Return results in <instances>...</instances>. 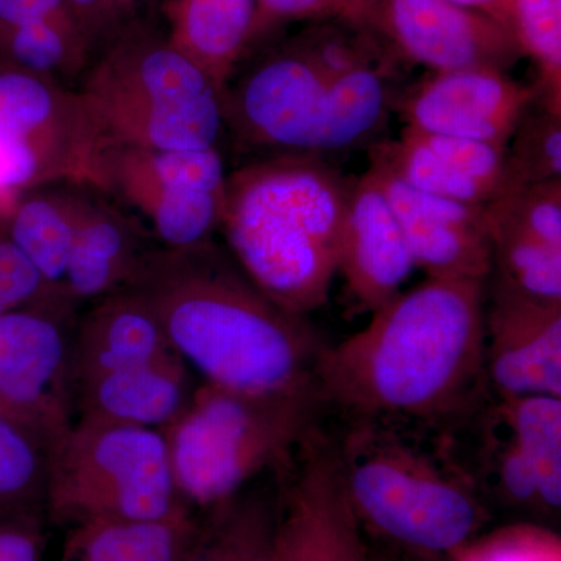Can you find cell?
Listing matches in <instances>:
<instances>
[{
  "label": "cell",
  "instance_id": "484cf974",
  "mask_svg": "<svg viewBox=\"0 0 561 561\" xmlns=\"http://www.w3.org/2000/svg\"><path fill=\"white\" fill-rule=\"evenodd\" d=\"M10 66L76 88L91 49L70 11L0 32Z\"/></svg>",
  "mask_w": 561,
  "mask_h": 561
},
{
  "label": "cell",
  "instance_id": "30bf717a",
  "mask_svg": "<svg viewBox=\"0 0 561 561\" xmlns=\"http://www.w3.org/2000/svg\"><path fill=\"white\" fill-rule=\"evenodd\" d=\"M81 308L47 287L0 317V415L47 453L76 423L70 341Z\"/></svg>",
  "mask_w": 561,
  "mask_h": 561
},
{
  "label": "cell",
  "instance_id": "9c48e42d",
  "mask_svg": "<svg viewBox=\"0 0 561 561\" xmlns=\"http://www.w3.org/2000/svg\"><path fill=\"white\" fill-rule=\"evenodd\" d=\"M228 169L224 150L101 146L91 183L101 187L162 249L216 239Z\"/></svg>",
  "mask_w": 561,
  "mask_h": 561
},
{
  "label": "cell",
  "instance_id": "277c9868",
  "mask_svg": "<svg viewBox=\"0 0 561 561\" xmlns=\"http://www.w3.org/2000/svg\"><path fill=\"white\" fill-rule=\"evenodd\" d=\"M353 181L309 153L261 154L228 171L224 245L286 311L309 316L328 301Z\"/></svg>",
  "mask_w": 561,
  "mask_h": 561
},
{
  "label": "cell",
  "instance_id": "b9f144b4",
  "mask_svg": "<svg viewBox=\"0 0 561 561\" xmlns=\"http://www.w3.org/2000/svg\"><path fill=\"white\" fill-rule=\"evenodd\" d=\"M371 561H402V560L398 559V557H393V556H375V557H371Z\"/></svg>",
  "mask_w": 561,
  "mask_h": 561
},
{
  "label": "cell",
  "instance_id": "7402d4cb",
  "mask_svg": "<svg viewBox=\"0 0 561 561\" xmlns=\"http://www.w3.org/2000/svg\"><path fill=\"white\" fill-rule=\"evenodd\" d=\"M169 39L224 88L249 57L257 0H162Z\"/></svg>",
  "mask_w": 561,
  "mask_h": 561
},
{
  "label": "cell",
  "instance_id": "5b68a950",
  "mask_svg": "<svg viewBox=\"0 0 561 561\" xmlns=\"http://www.w3.org/2000/svg\"><path fill=\"white\" fill-rule=\"evenodd\" d=\"M337 443L346 496L362 529L405 551L453 559L489 522L481 491L448 438L354 421Z\"/></svg>",
  "mask_w": 561,
  "mask_h": 561
},
{
  "label": "cell",
  "instance_id": "4fadbf2b",
  "mask_svg": "<svg viewBox=\"0 0 561 561\" xmlns=\"http://www.w3.org/2000/svg\"><path fill=\"white\" fill-rule=\"evenodd\" d=\"M360 31L378 33L398 57L431 72L471 68L507 72L524 58L505 25L451 0H376Z\"/></svg>",
  "mask_w": 561,
  "mask_h": 561
},
{
  "label": "cell",
  "instance_id": "e575fe53",
  "mask_svg": "<svg viewBox=\"0 0 561 561\" xmlns=\"http://www.w3.org/2000/svg\"><path fill=\"white\" fill-rule=\"evenodd\" d=\"M150 0H68L70 14L83 33L91 58L122 31L150 20L144 10Z\"/></svg>",
  "mask_w": 561,
  "mask_h": 561
},
{
  "label": "cell",
  "instance_id": "ab89813d",
  "mask_svg": "<svg viewBox=\"0 0 561 561\" xmlns=\"http://www.w3.org/2000/svg\"><path fill=\"white\" fill-rule=\"evenodd\" d=\"M457 5L481 11L486 16L493 18L511 31L508 18H511V0H451Z\"/></svg>",
  "mask_w": 561,
  "mask_h": 561
},
{
  "label": "cell",
  "instance_id": "d590c367",
  "mask_svg": "<svg viewBox=\"0 0 561 561\" xmlns=\"http://www.w3.org/2000/svg\"><path fill=\"white\" fill-rule=\"evenodd\" d=\"M47 289L44 280L7 236L0 238V317Z\"/></svg>",
  "mask_w": 561,
  "mask_h": 561
},
{
  "label": "cell",
  "instance_id": "60d3db41",
  "mask_svg": "<svg viewBox=\"0 0 561 561\" xmlns=\"http://www.w3.org/2000/svg\"><path fill=\"white\" fill-rule=\"evenodd\" d=\"M376 0H337V18L354 28H360Z\"/></svg>",
  "mask_w": 561,
  "mask_h": 561
},
{
  "label": "cell",
  "instance_id": "d4e9b609",
  "mask_svg": "<svg viewBox=\"0 0 561 561\" xmlns=\"http://www.w3.org/2000/svg\"><path fill=\"white\" fill-rule=\"evenodd\" d=\"M77 181L25 191L11 214L7 238L31 262L47 287L62 289L72 242Z\"/></svg>",
  "mask_w": 561,
  "mask_h": 561
},
{
  "label": "cell",
  "instance_id": "ffe728a7",
  "mask_svg": "<svg viewBox=\"0 0 561 561\" xmlns=\"http://www.w3.org/2000/svg\"><path fill=\"white\" fill-rule=\"evenodd\" d=\"M175 353L146 298L127 287L81 308L70 341L73 389Z\"/></svg>",
  "mask_w": 561,
  "mask_h": 561
},
{
  "label": "cell",
  "instance_id": "cb8c5ba5",
  "mask_svg": "<svg viewBox=\"0 0 561 561\" xmlns=\"http://www.w3.org/2000/svg\"><path fill=\"white\" fill-rule=\"evenodd\" d=\"M279 512V476L275 489L253 483L209 511L184 561H268Z\"/></svg>",
  "mask_w": 561,
  "mask_h": 561
},
{
  "label": "cell",
  "instance_id": "ac0fdd59",
  "mask_svg": "<svg viewBox=\"0 0 561 561\" xmlns=\"http://www.w3.org/2000/svg\"><path fill=\"white\" fill-rule=\"evenodd\" d=\"M157 242L91 181L76 183L72 242L62 289L80 308L127 289Z\"/></svg>",
  "mask_w": 561,
  "mask_h": 561
},
{
  "label": "cell",
  "instance_id": "4dcf8cb0",
  "mask_svg": "<svg viewBox=\"0 0 561 561\" xmlns=\"http://www.w3.org/2000/svg\"><path fill=\"white\" fill-rule=\"evenodd\" d=\"M47 451L0 415V513H43Z\"/></svg>",
  "mask_w": 561,
  "mask_h": 561
},
{
  "label": "cell",
  "instance_id": "e0dca14e",
  "mask_svg": "<svg viewBox=\"0 0 561 561\" xmlns=\"http://www.w3.org/2000/svg\"><path fill=\"white\" fill-rule=\"evenodd\" d=\"M368 171L400 220L415 267L427 278L489 279L493 247L483 206L415 190L376 161Z\"/></svg>",
  "mask_w": 561,
  "mask_h": 561
},
{
  "label": "cell",
  "instance_id": "44dd1931",
  "mask_svg": "<svg viewBox=\"0 0 561 561\" xmlns=\"http://www.w3.org/2000/svg\"><path fill=\"white\" fill-rule=\"evenodd\" d=\"M179 354L108 373L73 389L76 420L162 431L183 412L195 390Z\"/></svg>",
  "mask_w": 561,
  "mask_h": 561
},
{
  "label": "cell",
  "instance_id": "d6a6232c",
  "mask_svg": "<svg viewBox=\"0 0 561 561\" xmlns=\"http://www.w3.org/2000/svg\"><path fill=\"white\" fill-rule=\"evenodd\" d=\"M486 214L561 249V179L524 184L485 206Z\"/></svg>",
  "mask_w": 561,
  "mask_h": 561
},
{
  "label": "cell",
  "instance_id": "603a6c76",
  "mask_svg": "<svg viewBox=\"0 0 561 561\" xmlns=\"http://www.w3.org/2000/svg\"><path fill=\"white\" fill-rule=\"evenodd\" d=\"M202 516L183 507L144 522H95L69 529L60 561H184Z\"/></svg>",
  "mask_w": 561,
  "mask_h": 561
},
{
  "label": "cell",
  "instance_id": "f1b7e54d",
  "mask_svg": "<svg viewBox=\"0 0 561 561\" xmlns=\"http://www.w3.org/2000/svg\"><path fill=\"white\" fill-rule=\"evenodd\" d=\"M508 25L537 69V98L561 113V0H511Z\"/></svg>",
  "mask_w": 561,
  "mask_h": 561
},
{
  "label": "cell",
  "instance_id": "7a4b0ae2",
  "mask_svg": "<svg viewBox=\"0 0 561 561\" xmlns=\"http://www.w3.org/2000/svg\"><path fill=\"white\" fill-rule=\"evenodd\" d=\"M128 287L146 298L172 350L203 381L251 393L316 386L328 343L308 316L271 300L216 239L154 247Z\"/></svg>",
  "mask_w": 561,
  "mask_h": 561
},
{
  "label": "cell",
  "instance_id": "8992f818",
  "mask_svg": "<svg viewBox=\"0 0 561 561\" xmlns=\"http://www.w3.org/2000/svg\"><path fill=\"white\" fill-rule=\"evenodd\" d=\"M76 90L101 146L224 150L227 142L220 88L151 20L108 41Z\"/></svg>",
  "mask_w": 561,
  "mask_h": 561
},
{
  "label": "cell",
  "instance_id": "6da1fadb",
  "mask_svg": "<svg viewBox=\"0 0 561 561\" xmlns=\"http://www.w3.org/2000/svg\"><path fill=\"white\" fill-rule=\"evenodd\" d=\"M486 280L426 278L373 312L364 330L328 345L316 386L350 423L449 435L482 408Z\"/></svg>",
  "mask_w": 561,
  "mask_h": 561
},
{
  "label": "cell",
  "instance_id": "1f68e13d",
  "mask_svg": "<svg viewBox=\"0 0 561 561\" xmlns=\"http://www.w3.org/2000/svg\"><path fill=\"white\" fill-rule=\"evenodd\" d=\"M519 186L561 179V113L535 99L507 142Z\"/></svg>",
  "mask_w": 561,
  "mask_h": 561
},
{
  "label": "cell",
  "instance_id": "5bb4252c",
  "mask_svg": "<svg viewBox=\"0 0 561 561\" xmlns=\"http://www.w3.org/2000/svg\"><path fill=\"white\" fill-rule=\"evenodd\" d=\"M537 94L535 84L522 83L504 70H446L431 72L394 95L391 108L415 130L507 146Z\"/></svg>",
  "mask_w": 561,
  "mask_h": 561
},
{
  "label": "cell",
  "instance_id": "2e32d148",
  "mask_svg": "<svg viewBox=\"0 0 561 561\" xmlns=\"http://www.w3.org/2000/svg\"><path fill=\"white\" fill-rule=\"evenodd\" d=\"M370 160L427 194L489 206L518 190L507 146L404 127L400 138L371 144Z\"/></svg>",
  "mask_w": 561,
  "mask_h": 561
},
{
  "label": "cell",
  "instance_id": "52a82bcc",
  "mask_svg": "<svg viewBox=\"0 0 561 561\" xmlns=\"http://www.w3.org/2000/svg\"><path fill=\"white\" fill-rule=\"evenodd\" d=\"M327 411L317 386L251 393L203 381L162 430L181 501L209 511L289 470Z\"/></svg>",
  "mask_w": 561,
  "mask_h": 561
},
{
  "label": "cell",
  "instance_id": "74e56055",
  "mask_svg": "<svg viewBox=\"0 0 561 561\" xmlns=\"http://www.w3.org/2000/svg\"><path fill=\"white\" fill-rule=\"evenodd\" d=\"M323 18H337V0H257L256 28L250 51L280 25Z\"/></svg>",
  "mask_w": 561,
  "mask_h": 561
},
{
  "label": "cell",
  "instance_id": "83f0119b",
  "mask_svg": "<svg viewBox=\"0 0 561 561\" xmlns=\"http://www.w3.org/2000/svg\"><path fill=\"white\" fill-rule=\"evenodd\" d=\"M486 220L493 247L491 284L530 300L559 305L561 249L548 245L508 221L489 214Z\"/></svg>",
  "mask_w": 561,
  "mask_h": 561
},
{
  "label": "cell",
  "instance_id": "8fae6325",
  "mask_svg": "<svg viewBox=\"0 0 561 561\" xmlns=\"http://www.w3.org/2000/svg\"><path fill=\"white\" fill-rule=\"evenodd\" d=\"M101 138L76 88L0 68V195L91 181Z\"/></svg>",
  "mask_w": 561,
  "mask_h": 561
},
{
  "label": "cell",
  "instance_id": "7c38bea8",
  "mask_svg": "<svg viewBox=\"0 0 561 561\" xmlns=\"http://www.w3.org/2000/svg\"><path fill=\"white\" fill-rule=\"evenodd\" d=\"M268 561H371L339 465L337 443L316 432L279 474Z\"/></svg>",
  "mask_w": 561,
  "mask_h": 561
},
{
  "label": "cell",
  "instance_id": "f546056e",
  "mask_svg": "<svg viewBox=\"0 0 561 561\" xmlns=\"http://www.w3.org/2000/svg\"><path fill=\"white\" fill-rule=\"evenodd\" d=\"M491 412L493 413L483 421L485 443L479 461V474L472 478L476 486L479 490V483L485 481V485L491 483L489 489L504 504L524 511L546 513L527 457L505 426L496 408Z\"/></svg>",
  "mask_w": 561,
  "mask_h": 561
},
{
  "label": "cell",
  "instance_id": "d6986e66",
  "mask_svg": "<svg viewBox=\"0 0 561 561\" xmlns=\"http://www.w3.org/2000/svg\"><path fill=\"white\" fill-rule=\"evenodd\" d=\"M415 261L400 220L370 171L353 181L337 247V272L362 311L375 312L401 291Z\"/></svg>",
  "mask_w": 561,
  "mask_h": 561
},
{
  "label": "cell",
  "instance_id": "ba28073f",
  "mask_svg": "<svg viewBox=\"0 0 561 561\" xmlns=\"http://www.w3.org/2000/svg\"><path fill=\"white\" fill-rule=\"evenodd\" d=\"M183 507L162 431L76 420L47 453V522L72 529L164 518Z\"/></svg>",
  "mask_w": 561,
  "mask_h": 561
},
{
  "label": "cell",
  "instance_id": "f35d334b",
  "mask_svg": "<svg viewBox=\"0 0 561 561\" xmlns=\"http://www.w3.org/2000/svg\"><path fill=\"white\" fill-rule=\"evenodd\" d=\"M68 11V0H0V32Z\"/></svg>",
  "mask_w": 561,
  "mask_h": 561
},
{
  "label": "cell",
  "instance_id": "8d00e7d4",
  "mask_svg": "<svg viewBox=\"0 0 561 561\" xmlns=\"http://www.w3.org/2000/svg\"><path fill=\"white\" fill-rule=\"evenodd\" d=\"M43 513H0V561H44Z\"/></svg>",
  "mask_w": 561,
  "mask_h": 561
},
{
  "label": "cell",
  "instance_id": "3957f363",
  "mask_svg": "<svg viewBox=\"0 0 561 561\" xmlns=\"http://www.w3.org/2000/svg\"><path fill=\"white\" fill-rule=\"evenodd\" d=\"M362 44L308 36L241 65L221 88L225 133L247 158L354 150L389 121L393 92Z\"/></svg>",
  "mask_w": 561,
  "mask_h": 561
},
{
  "label": "cell",
  "instance_id": "9a60e30c",
  "mask_svg": "<svg viewBox=\"0 0 561 561\" xmlns=\"http://www.w3.org/2000/svg\"><path fill=\"white\" fill-rule=\"evenodd\" d=\"M483 367L500 400L561 398V302H541L491 284L486 290Z\"/></svg>",
  "mask_w": 561,
  "mask_h": 561
},
{
  "label": "cell",
  "instance_id": "4316f807",
  "mask_svg": "<svg viewBox=\"0 0 561 561\" xmlns=\"http://www.w3.org/2000/svg\"><path fill=\"white\" fill-rule=\"evenodd\" d=\"M496 411L527 457L546 512L561 505V398L548 394L507 398Z\"/></svg>",
  "mask_w": 561,
  "mask_h": 561
},
{
  "label": "cell",
  "instance_id": "836d02e7",
  "mask_svg": "<svg viewBox=\"0 0 561 561\" xmlns=\"http://www.w3.org/2000/svg\"><path fill=\"white\" fill-rule=\"evenodd\" d=\"M454 561H560V542L540 529L504 530L483 541H471Z\"/></svg>",
  "mask_w": 561,
  "mask_h": 561
}]
</instances>
